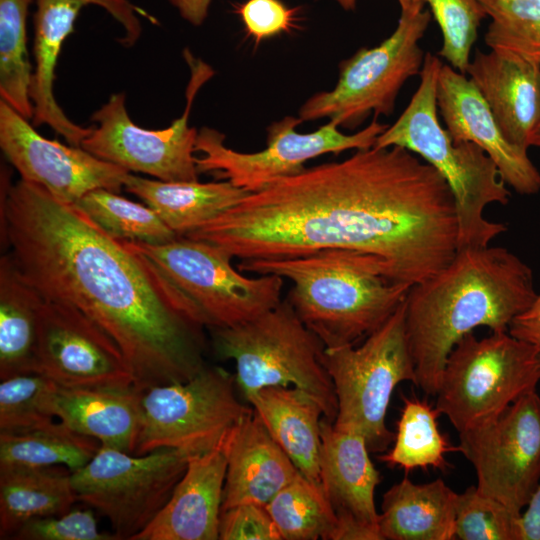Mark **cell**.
<instances>
[{"mask_svg":"<svg viewBox=\"0 0 540 540\" xmlns=\"http://www.w3.org/2000/svg\"><path fill=\"white\" fill-rule=\"evenodd\" d=\"M123 188L151 207L178 236L217 218L249 194L227 180L167 182L132 173Z\"/></svg>","mask_w":540,"mask_h":540,"instance_id":"cell-27","label":"cell"},{"mask_svg":"<svg viewBox=\"0 0 540 540\" xmlns=\"http://www.w3.org/2000/svg\"><path fill=\"white\" fill-rule=\"evenodd\" d=\"M402 399L394 444L379 460L390 467L402 468L406 474L415 468L447 471L451 464L445 454L457 451V447L439 430L437 419L441 412L416 396H402Z\"/></svg>","mask_w":540,"mask_h":540,"instance_id":"cell-31","label":"cell"},{"mask_svg":"<svg viewBox=\"0 0 540 540\" xmlns=\"http://www.w3.org/2000/svg\"><path fill=\"white\" fill-rule=\"evenodd\" d=\"M35 3L34 67L30 86L33 125H47L69 145L81 147L93 125L83 127L71 121L54 95L56 64L80 11L87 5L102 7L122 27L120 43L126 47L133 46L142 34L140 16L151 17L129 0H36Z\"/></svg>","mask_w":540,"mask_h":540,"instance_id":"cell-18","label":"cell"},{"mask_svg":"<svg viewBox=\"0 0 540 540\" xmlns=\"http://www.w3.org/2000/svg\"><path fill=\"white\" fill-rule=\"evenodd\" d=\"M466 74L506 139L528 150L540 119V63L507 51L477 50Z\"/></svg>","mask_w":540,"mask_h":540,"instance_id":"cell-20","label":"cell"},{"mask_svg":"<svg viewBox=\"0 0 540 540\" xmlns=\"http://www.w3.org/2000/svg\"><path fill=\"white\" fill-rule=\"evenodd\" d=\"M457 496L440 478L415 484L405 476L383 494L379 513L382 540L455 539Z\"/></svg>","mask_w":540,"mask_h":540,"instance_id":"cell-26","label":"cell"},{"mask_svg":"<svg viewBox=\"0 0 540 540\" xmlns=\"http://www.w3.org/2000/svg\"><path fill=\"white\" fill-rule=\"evenodd\" d=\"M74 205L121 241L160 244L178 237L151 207L122 197L118 192L95 189Z\"/></svg>","mask_w":540,"mask_h":540,"instance_id":"cell-34","label":"cell"},{"mask_svg":"<svg viewBox=\"0 0 540 540\" xmlns=\"http://www.w3.org/2000/svg\"><path fill=\"white\" fill-rule=\"evenodd\" d=\"M57 384L38 373H24L0 382V432L19 433L54 421Z\"/></svg>","mask_w":540,"mask_h":540,"instance_id":"cell-36","label":"cell"},{"mask_svg":"<svg viewBox=\"0 0 540 540\" xmlns=\"http://www.w3.org/2000/svg\"><path fill=\"white\" fill-rule=\"evenodd\" d=\"M1 241L43 297L69 304L117 344L140 392L204 366L201 327L178 313L121 240L37 184L1 183Z\"/></svg>","mask_w":540,"mask_h":540,"instance_id":"cell-2","label":"cell"},{"mask_svg":"<svg viewBox=\"0 0 540 540\" xmlns=\"http://www.w3.org/2000/svg\"><path fill=\"white\" fill-rule=\"evenodd\" d=\"M321 361L337 399L333 426L361 434L372 453L387 450L395 438L386 425L393 391L403 381L416 385L405 300L362 344L325 347Z\"/></svg>","mask_w":540,"mask_h":540,"instance_id":"cell-8","label":"cell"},{"mask_svg":"<svg viewBox=\"0 0 540 540\" xmlns=\"http://www.w3.org/2000/svg\"><path fill=\"white\" fill-rule=\"evenodd\" d=\"M177 9L181 17L192 24L200 26L207 18L212 0H168Z\"/></svg>","mask_w":540,"mask_h":540,"instance_id":"cell-44","label":"cell"},{"mask_svg":"<svg viewBox=\"0 0 540 540\" xmlns=\"http://www.w3.org/2000/svg\"><path fill=\"white\" fill-rule=\"evenodd\" d=\"M443 37L438 55L466 75L472 47L482 20L487 17L478 0H424Z\"/></svg>","mask_w":540,"mask_h":540,"instance_id":"cell-38","label":"cell"},{"mask_svg":"<svg viewBox=\"0 0 540 540\" xmlns=\"http://www.w3.org/2000/svg\"><path fill=\"white\" fill-rule=\"evenodd\" d=\"M227 461L221 448L189 457L171 497L133 540H216Z\"/></svg>","mask_w":540,"mask_h":540,"instance_id":"cell-21","label":"cell"},{"mask_svg":"<svg viewBox=\"0 0 540 540\" xmlns=\"http://www.w3.org/2000/svg\"><path fill=\"white\" fill-rule=\"evenodd\" d=\"M12 539L18 540H118L112 533L98 530L92 510L74 509L34 518L24 523Z\"/></svg>","mask_w":540,"mask_h":540,"instance_id":"cell-39","label":"cell"},{"mask_svg":"<svg viewBox=\"0 0 540 540\" xmlns=\"http://www.w3.org/2000/svg\"><path fill=\"white\" fill-rule=\"evenodd\" d=\"M44 297L16 267L10 254L0 260V379L33 373Z\"/></svg>","mask_w":540,"mask_h":540,"instance_id":"cell-29","label":"cell"},{"mask_svg":"<svg viewBox=\"0 0 540 540\" xmlns=\"http://www.w3.org/2000/svg\"><path fill=\"white\" fill-rule=\"evenodd\" d=\"M238 269L290 280L287 300L327 348L364 340L399 308L411 287L392 280L377 256L348 249L241 260Z\"/></svg>","mask_w":540,"mask_h":540,"instance_id":"cell-4","label":"cell"},{"mask_svg":"<svg viewBox=\"0 0 540 540\" xmlns=\"http://www.w3.org/2000/svg\"><path fill=\"white\" fill-rule=\"evenodd\" d=\"M508 332L531 344L540 353V293L532 304L510 323Z\"/></svg>","mask_w":540,"mask_h":540,"instance_id":"cell-42","label":"cell"},{"mask_svg":"<svg viewBox=\"0 0 540 540\" xmlns=\"http://www.w3.org/2000/svg\"><path fill=\"white\" fill-rule=\"evenodd\" d=\"M437 107L453 140L482 148L507 186L522 195L540 191V172L528 150L506 139L473 82L450 65H442L439 72Z\"/></svg>","mask_w":540,"mask_h":540,"instance_id":"cell-19","label":"cell"},{"mask_svg":"<svg viewBox=\"0 0 540 540\" xmlns=\"http://www.w3.org/2000/svg\"><path fill=\"white\" fill-rule=\"evenodd\" d=\"M0 148L22 180L41 186L56 199L70 204L95 189L119 193L130 173L82 147L43 137L28 119L2 100Z\"/></svg>","mask_w":540,"mask_h":540,"instance_id":"cell-17","label":"cell"},{"mask_svg":"<svg viewBox=\"0 0 540 540\" xmlns=\"http://www.w3.org/2000/svg\"><path fill=\"white\" fill-rule=\"evenodd\" d=\"M336 1L343 9L349 11L354 10L358 0H334Z\"/></svg>","mask_w":540,"mask_h":540,"instance_id":"cell-47","label":"cell"},{"mask_svg":"<svg viewBox=\"0 0 540 540\" xmlns=\"http://www.w3.org/2000/svg\"><path fill=\"white\" fill-rule=\"evenodd\" d=\"M536 295L532 269L507 248L459 249L443 270L411 286L405 299L415 386L435 396L455 344L478 327L508 331Z\"/></svg>","mask_w":540,"mask_h":540,"instance_id":"cell-3","label":"cell"},{"mask_svg":"<svg viewBox=\"0 0 540 540\" xmlns=\"http://www.w3.org/2000/svg\"><path fill=\"white\" fill-rule=\"evenodd\" d=\"M213 338L217 355L234 361L246 399L265 387H295L312 395L334 422L337 399L321 361L325 345L287 299L250 320L213 329Z\"/></svg>","mask_w":540,"mask_h":540,"instance_id":"cell-7","label":"cell"},{"mask_svg":"<svg viewBox=\"0 0 540 540\" xmlns=\"http://www.w3.org/2000/svg\"><path fill=\"white\" fill-rule=\"evenodd\" d=\"M235 377L204 366L184 382L141 392V421L134 454L174 449L188 457L221 448L250 410L236 397Z\"/></svg>","mask_w":540,"mask_h":540,"instance_id":"cell-11","label":"cell"},{"mask_svg":"<svg viewBox=\"0 0 540 540\" xmlns=\"http://www.w3.org/2000/svg\"><path fill=\"white\" fill-rule=\"evenodd\" d=\"M236 12L256 44L292 31L298 21L296 10L280 0H247L236 7Z\"/></svg>","mask_w":540,"mask_h":540,"instance_id":"cell-40","label":"cell"},{"mask_svg":"<svg viewBox=\"0 0 540 540\" xmlns=\"http://www.w3.org/2000/svg\"><path fill=\"white\" fill-rule=\"evenodd\" d=\"M282 540H328L337 516L321 484L299 474L266 505Z\"/></svg>","mask_w":540,"mask_h":540,"instance_id":"cell-33","label":"cell"},{"mask_svg":"<svg viewBox=\"0 0 540 540\" xmlns=\"http://www.w3.org/2000/svg\"><path fill=\"white\" fill-rule=\"evenodd\" d=\"M478 1L491 20L485 44L540 63V0Z\"/></svg>","mask_w":540,"mask_h":540,"instance_id":"cell-35","label":"cell"},{"mask_svg":"<svg viewBox=\"0 0 540 540\" xmlns=\"http://www.w3.org/2000/svg\"><path fill=\"white\" fill-rule=\"evenodd\" d=\"M540 382V353L508 331L464 335L449 353L435 407L458 433L497 418Z\"/></svg>","mask_w":540,"mask_h":540,"instance_id":"cell-9","label":"cell"},{"mask_svg":"<svg viewBox=\"0 0 540 540\" xmlns=\"http://www.w3.org/2000/svg\"><path fill=\"white\" fill-rule=\"evenodd\" d=\"M401 13H417L424 9V0H397Z\"/></svg>","mask_w":540,"mask_h":540,"instance_id":"cell-45","label":"cell"},{"mask_svg":"<svg viewBox=\"0 0 540 540\" xmlns=\"http://www.w3.org/2000/svg\"><path fill=\"white\" fill-rule=\"evenodd\" d=\"M520 519V513L471 485L457 496L455 539L522 540Z\"/></svg>","mask_w":540,"mask_h":540,"instance_id":"cell-37","label":"cell"},{"mask_svg":"<svg viewBox=\"0 0 540 540\" xmlns=\"http://www.w3.org/2000/svg\"><path fill=\"white\" fill-rule=\"evenodd\" d=\"M76 501L64 466L0 469V538H12L31 519L64 514Z\"/></svg>","mask_w":540,"mask_h":540,"instance_id":"cell-28","label":"cell"},{"mask_svg":"<svg viewBox=\"0 0 540 540\" xmlns=\"http://www.w3.org/2000/svg\"><path fill=\"white\" fill-rule=\"evenodd\" d=\"M141 392L57 386L53 413L71 430L100 445L134 454L141 421Z\"/></svg>","mask_w":540,"mask_h":540,"instance_id":"cell-24","label":"cell"},{"mask_svg":"<svg viewBox=\"0 0 540 540\" xmlns=\"http://www.w3.org/2000/svg\"><path fill=\"white\" fill-rule=\"evenodd\" d=\"M431 13H401L394 32L372 48H360L339 65V78L329 91L314 94L299 109L302 121L328 119L339 127L354 129L373 112L393 113L405 82L419 75L425 54L419 42Z\"/></svg>","mask_w":540,"mask_h":540,"instance_id":"cell-10","label":"cell"},{"mask_svg":"<svg viewBox=\"0 0 540 540\" xmlns=\"http://www.w3.org/2000/svg\"><path fill=\"white\" fill-rule=\"evenodd\" d=\"M183 54L190 79L182 116L164 129L142 128L128 114L125 93H114L91 115L93 129L81 147L130 173L147 174L167 182L199 181L194 156L198 131L189 125V117L197 93L212 78L214 70L190 50L185 49Z\"/></svg>","mask_w":540,"mask_h":540,"instance_id":"cell-12","label":"cell"},{"mask_svg":"<svg viewBox=\"0 0 540 540\" xmlns=\"http://www.w3.org/2000/svg\"><path fill=\"white\" fill-rule=\"evenodd\" d=\"M247 401L300 473L320 484V403L303 390L283 386L265 387Z\"/></svg>","mask_w":540,"mask_h":540,"instance_id":"cell-25","label":"cell"},{"mask_svg":"<svg viewBox=\"0 0 540 540\" xmlns=\"http://www.w3.org/2000/svg\"><path fill=\"white\" fill-rule=\"evenodd\" d=\"M122 242L170 305L201 328L237 325L281 301L282 277H247L234 268L232 256L206 241L178 236L160 244Z\"/></svg>","mask_w":540,"mask_h":540,"instance_id":"cell-6","label":"cell"},{"mask_svg":"<svg viewBox=\"0 0 540 540\" xmlns=\"http://www.w3.org/2000/svg\"><path fill=\"white\" fill-rule=\"evenodd\" d=\"M186 236L241 260L360 251L413 286L453 260L458 220L451 190L431 165L402 147H370L249 193Z\"/></svg>","mask_w":540,"mask_h":540,"instance_id":"cell-1","label":"cell"},{"mask_svg":"<svg viewBox=\"0 0 540 540\" xmlns=\"http://www.w3.org/2000/svg\"><path fill=\"white\" fill-rule=\"evenodd\" d=\"M100 443L64 423L19 432H0V469L64 466L71 472L85 466Z\"/></svg>","mask_w":540,"mask_h":540,"instance_id":"cell-30","label":"cell"},{"mask_svg":"<svg viewBox=\"0 0 540 540\" xmlns=\"http://www.w3.org/2000/svg\"><path fill=\"white\" fill-rule=\"evenodd\" d=\"M188 459L174 449L136 455L100 445L71 481L77 501L106 517L118 540H133L165 506Z\"/></svg>","mask_w":540,"mask_h":540,"instance_id":"cell-13","label":"cell"},{"mask_svg":"<svg viewBox=\"0 0 540 540\" xmlns=\"http://www.w3.org/2000/svg\"><path fill=\"white\" fill-rule=\"evenodd\" d=\"M302 122L299 116H286L273 122L267 128L266 147L253 153L227 147L222 132L202 127L195 143V152L200 153L195 157L197 170L199 174H211L252 193L300 173L308 160L318 156L373 147L389 126L375 116L370 124L353 134L341 132L332 121L315 131L301 133L297 127Z\"/></svg>","mask_w":540,"mask_h":540,"instance_id":"cell-14","label":"cell"},{"mask_svg":"<svg viewBox=\"0 0 540 540\" xmlns=\"http://www.w3.org/2000/svg\"><path fill=\"white\" fill-rule=\"evenodd\" d=\"M33 373L65 388L134 387L132 371L114 340L75 307L45 297Z\"/></svg>","mask_w":540,"mask_h":540,"instance_id":"cell-16","label":"cell"},{"mask_svg":"<svg viewBox=\"0 0 540 540\" xmlns=\"http://www.w3.org/2000/svg\"><path fill=\"white\" fill-rule=\"evenodd\" d=\"M457 452L473 465L477 488L522 514L540 484V396L513 402L494 420L460 432Z\"/></svg>","mask_w":540,"mask_h":540,"instance_id":"cell-15","label":"cell"},{"mask_svg":"<svg viewBox=\"0 0 540 540\" xmlns=\"http://www.w3.org/2000/svg\"><path fill=\"white\" fill-rule=\"evenodd\" d=\"M521 539L540 540V484L521 514Z\"/></svg>","mask_w":540,"mask_h":540,"instance_id":"cell-43","label":"cell"},{"mask_svg":"<svg viewBox=\"0 0 540 540\" xmlns=\"http://www.w3.org/2000/svg\"><path fill=\"white\" fill-rule=\"evenodd\" d=\"M443 63L425 53L420 83L399 118L373 147L398 146L419 156L445 180L453 195L458 220V250L489 246L506 225L489 221L485 208L506 205L510 192L495 162L478 145L454 141L438 119L437 84Z\"/></svg>","mask_w":540,"mask_h":540,"instance_id":"cell-5","label":"cell"},{"mask_svg":"<svg viewBox=\"0 0 540 540\" xmlns=\"http://www.w3.org/2000/svg\"><path fill=\"white\" fill-rule=\"evenodd\" d=\"M320 484L337 518L352 519L379 529L375 490L379 471L364 437L321 421ZM380 532V531H379Z\"/></svg>","mask_w":540,"mask_h":540,"instance_id":"cell-23","label":"cell"},{"mask_svg":"<svg viewBox=\"0 0 540 540\" xmlns=\"http://www.w3.org/2000/svg\"><path fill=\"white\" fill-rule=\"evenodd\" d=\"M36 0H0V96L26 119L34 110L30 98L33 67L27 49L29 7Z\"/></svg>","mask_w":540,"mask_h":540,"instance_id":"cell-32","label":"cell"},{"mask_svg":"<svg viewBox=\"0 0 540 540\" xmlns=\"http://www.w3.org/2000/svg\"><path fill=\"white\" fill-rule=\"evenodd\" d=\"M529 145L530 147L531 146H536V147H539L540 148V119H539V122L537 124V126L535 127L531 137H530V140H529Z\"/></svg>","mask_w":540,"mask_h":540,"instance_id":"cell-46","label":"cell"},{"mask_svg":"<svg viewBox=\"0 0 540 540\" xmlns=\"http://www.w3.org/2000/svg\"><path fill=\"white\" fill-rule=\"evenodd\" d=\"M222 540H282L266 506L245 503L222 510L219 522Z\"/></svg>","mask_w":540,"mask_h":540,"instance_id":"cell-41","label":"cell"},{"mask_svg":"<svg viewBox=\"0 0 540 540\" xmlns=\"http://www.w3.org/2000/svg\"><path fill=\"white\" fill-rule=\"evenodd\" d=\"M222 449L227 469L221 511L245 503L266 506L300 472L253 409L234 426Z\"/></svg>","mask_w":540,"mask_h":540,"instance_id":"cell-22","label":"cell"}]
</instances>
